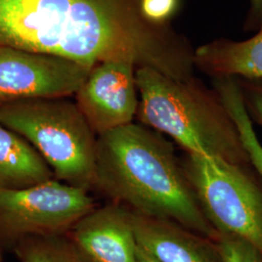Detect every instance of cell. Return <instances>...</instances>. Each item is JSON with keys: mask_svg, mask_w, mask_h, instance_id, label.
Returning a JSON list of instances; mask_svg holds the SVG:
<instances>
[{"mask_svg": "<svg viewBox=\"0 0 262 262\" xmlns=\"http://www.w3.org/2000/svg\"><path fill=\"white\" fill-rule=\"evenodd\" d=\"M239 84L248 112L262 126V80L243 79Z\"/></svg>", "mask_w": 262, "mask_h": 262, "instance_id": "2e32d148", "label": "cell"}, {"mask_svg": "<svg viewBox=\"0 0 262 262\" xmlns=\"http://www.w3.org/2000/svg\"><path fill=\"white\" fill-rule=\"evenodd\" d=\"M95 207L88 189L54 179L0 191V240L15 247L29 237L66 235Z\"/></svg>", "mask_w": 262, "mask_h": 262, "instance_id": "8992f818", "label": "cell"}, {"mask_svg": "<svg viewBox=\"0 0 262 262\" xmlns=\"http://www.w3.org/2000/svg\"><path fill=\"white\" fill-rule=\"evenodd\" d=\"M214 241L224 262H262V253L241 237L216 233Z\"/></svg>", "mask_w": 262, "mask_h": 262, "instance_id": "9a60e30c", "label": "cell"}, {"mask_svg": "<svg viewBox=\"0 0 262 262\" xmlns=\"http://www.w3.org/2000/svg\"><path fill=\"white\" fill-rule=\"evenodd\" d=\"M215 90L234 122L252 167L262 179V144L254 130L238 80L233 77H220L215 82Z\"/></svg>", "mask_w": 262, "mask_h": 262, "instance_id": "4fadbf2b", "label": "cell"}, {"mask_svg": "<svg viewBox=\"0 0 262 262\" xmlns=\"http://www.w3.org/2000/svg\"><path fill=\"white\" fill-rule=\"evenodd\" d=\"M183 166L215 232L241 237L262 253V187L253 167L191 154Z\"/></svg>", "mask_w": 262, "mask_h": 262, "instance_id": "5b68a950", "label": "cell"}, {"mask_svg": "<svg viewBox=\"0 0 262 262\" xmlns=\"http://www.w3.org/2000/svg\"><path fill=\"white\" fill-rule=\"evenodd\" d=\"M66 236L83 262H137L132 213L120 204L95 207Z\"/></svg>", "mask_w": 262, "mask_h": 262, "instance_id": "9c48e42d", "label": "cell"}, {"mask_svg": "<svg viewBox=\"0 0 262 262\" xmlns=\"http://www.w3.org/2000/svg\"><path fill=\"white\" fill-rule=\"evenodd\" d=\"M252 14L256 20L259 21V27L262 24V0H251Z\"/></svg>", "mask_w": 262, "mask_h": 262, "instance_id": "ac0fdd59", "label": "cell"}, {"mask_svg": "<svg viewBox=\"0 0 262 262\" xmlns=\"http://www.w3.org/2000/svg\"><path fill=\"white\" fill-rule=\"evenodd\" d=\"M54 179L47 162L28 141L0 122V191Z\"/></svg>", "mask_w": 262, "mask_h": 262, "instance_id": "7c38bea8", "label": "cell"}, {"mask_svg": "<svg viewBox=\"0 0 262 262\" xmlns=\"http://www.w3.org/2000/svg\"><path fill=\"white\" fill-rule=\"evenodd\" d=\"M135 66L104 61L91 70L76 93L78 105L98 136L133 122L139 108Z\"/></svg>", "mask_w": 262, "mask_h": 262, "instance_id": "ba28073f", "label": "cell"}, {"mask_svg": "<svg viewBox=\"0 0 262 262\" xmlns=\"http://www.w3.org/2000/svg\"><path fill=\"white\" fill-rule=\"evenodd\" d=\"M14 250L19 262H83L66 235L29 237Z\"/></svg>", "mask_w": 262, "mask_h": 262, "instance_id": "5bb4252c", "label": "cell"}, {"mask_svg": "<svg viewBox=\"0 0 262 262\" xmlns=\"http://www.w3.org/2000/svg\"><path fill=\"white\" fill-rule=\"evenodd\" d=\"M135 76L142 124L167 135L187 154L252 167L219 94L194 78L179 81L148 67L138 68Z\"/></svg>", "mask_w": 262, "mask_h": 262, "instance_id": "3957f363", "label": "cell"}, {"mask_svg": "<svg viewBox=\"0 0 262 262\" xmlns=\"http://www.w3.org/2000/svg\"><path fill=\"white\" fill-rule=\"evenodd\" d=\"M90 72L64 57L0 46V106L69 97L79 91Z\"/></svg>", "mask_w": 262, "mask_h": 262, "instance_id": "52a82bcc", "label": "cell"}, {"mask_svg": "<svg viewBox=\"0 0 262 262\" xmlns=\"http://www.w3.org/2000/svg\"><path fill=\"white\" fill-rule=\"evenodd\" d=\"M194 62L217 78L262 80V24L258 32L247 40H220L199 48Z\"/></svg>", "mask_w": 262, "mask_h": 262, "instance_id": "8fae6325", "label": "cell"}, {"mask_svg": "<svg viewBox=\"0 0 262 262\" xmlns=\"http://www.w3.org/2000/svg\"><path fill=\"white\" fill-rule=\"evenodd\" d=\"M178 0H141L143 16L154 24H162L175 12Z\"/></svg>", "mask_w": 262, "mask_h": 262, "instance_id": "e0dca14e", "label": "cell"}, {"mask_svg": "<svg viewBox=\"0 0 262 262\" xmlns=\"http://www.w3.org/2000/svg\"><path fill=\"white\" fill-rule=\"evenodd\" d=\"M94 187L132 213L175 222L212 240L216 235L173 144L144 124L97 136Z\"/></svg>", "mask_w": 262, "mask_h": 262, "instance_id": "7a4b0ae2", "label": "cell"}, {"mask_svg": "<svg viewBox=\"0 0 262 262\" xmlns=\"http://www.w3.org/2000/svg\"><path fill=\"white\" fill-rule=\"evenodd\" d=\"M67 98L1 105L0 122L28 141L58 181L89 190L95 179L97 135Z\"/></svg>", "mask_w": 262, "mask_h": 262, "instance_id": "277c9868", "label": "cell"}, {"mask_svg": "<svg viewBox=\"0 0 262 262\" xmlns=\"http://www.w3.org/2000/svg\"><path fill=\"white\" fill-rule=\"evenodd\" d=\"M132 224L138 247L157 262H224L214 240L175 222L132 213Z\"/></svg>", "mask_w": 262, "mask_h": 262, "instance_id": "30bf717a", "label": "cell"}, {"mask_svg": "<svg viewBox=\"0 0 262 262\" xmlns=\"http://www.w3.org/2000/svg\"><path fill=\"white\" fill-rule=\"evenodd\" d=\"M137 262H157L152 259L150 255H148L145 252H143L140 248L138 247L137 251Z\"/></svg>", "mask_w": 262, "mask_h": 262, "instance_id": "d6986e66", "label": "cell"}, {"mask_svg": "<svg viewBox=\"0 0 262 262\" xmlns=\"http://www.w3.org/2000/svg\"><path fill=\"white\" fill-rule=\"evenodd\" d=\"M0 46L64 57L89 69L112 60L193 78L194 56L146 19L141 0H0Z\"/></svg>", "mask_w": 262, "mask_h": 262, "instance_id": "6da1fadb", "label": "cell"}]
</instances>
